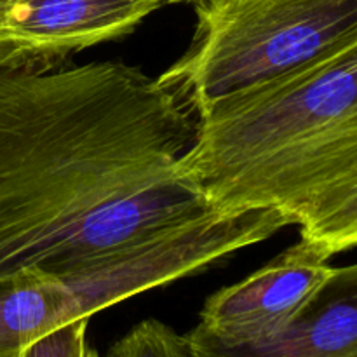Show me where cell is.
Here are the masks:
<instances>
[{
	"label": "cell",
	"mask_w": 357,
	"mask_h": 357,
	"mask_svg": "<svg viewBox=\"0 0 357 357\" xmlns=\"http://www.w3.org/2000/svg\"><path fill=\"white\" fill-rule=\"evenodd\" d=\"M180 171L216 213L274 209L328 258L357 244V37L216 101Z\"/></svg>",
	"instance_id": "cell-2"
},
{
	"label": "cell",
	"mask_w": 357,
	"mask_h": 357,
	"mask_svg": "<svg viewBox=\"0 0 357 357\" xmlns=\"http://www.w3.org/2000/svg\"><path fill=\"white\" fill-rule=\"evenodd\" d=\"M192 357H357V268L342 267L319 302L267 344L227 345L195 326L185 333Z\"/></svg>",
	"instance_id": "cell-6"
},
{
	"label": "cell",
	"mask_w": 357,
	"mask_h": 357,
	"mask_svg": "<svg viewBox=\"0 0 357 357\" xmlns=\"http://www.w3.org/2000/svg\"><path fill=\"white\" fill-rule=\"evenodd\" d=\"M166 0H0V63L54 66L136 30Z\"/></svg>",
	"instance_id": "cell-5"
},
{
	"label": "cell",
	"mask_w": 357,
	"mask_h": 357,
	"mask_svg": "<svg viewBox=\"0 0 357 357\" xmlns=\"http://www.w3.org/2000/svg\"><path fill=\"white\" fill-rule=\"evenodd\" d=\"M82 357H101V356H100V352L96 351V349L91 347V345H89V347L86 349V352L82 354Z\"/></svg>",
	"instance_id": "cell-9"
},
{
	"label": "cell",
	"mask_w": 357,
	"mask_h": 357,
	"mask_svg": "<svg viewBox=\"0 0 357 357\" xmlns=\"http://www.w3.org/2000/svg\"><path fill=\"white\" fill-rule=\"evenodd\" d=\"M190 45L157 77L199 117L357 37V0H195Z\"/></svg>",
	"instance_id": "cell-3"
},
{
	"label": "cell",
	"mask_w": 357,
	"mask_h": 357,
	"mask_svg": "<svg viewBox=\"0 0 357 357\" xmlns=\"http://www.w3.org/2000/svg\"><path fill=\"white\" fill-rule=\"evenodd\" d=\"M89 319H77L30 342L20 357H82L89 347Z\"/></svg>",
	"instance_id": "cell-8"
},
{
	"label": "cell",
	"mask_w": 357,
	"mask_h": 357,
	"mask_svg": "<svg viewBox=\"0 0 357 357\" xmlns=\"http://www.w3.org/2000/svg\"><path fill=\"white\" fill-rule=\"evenodd\" d=\"M194 132L136 66L0 63V284L73 274L211 213L180 171Z\"/></svg>",
	"instance_id": "cell-1"
},
{
	"label": "cell",
	"mask_w": 357,
	"mask_h": 357,
	"mask_svg": "<svg viewBox=\"0 0 357 357\" xmlns=\"http://www.w3.org/2000/svg\"><path fill=\"white\" fill-rule=\"evenodd\" d=\"M167 3H181V2H195V0H166Z\"/></svg>",
	"instance_id": "cell-10"
},
{
	"label": "cell",
	"mask_w": 357,
	"mask_h": 357,
	"mask_svg": "<svg viewBox=\"0 0 357 357\" xmlns=\"http://www.w3.org/2000/svg\"><path fill=\"white\" fill-rule=\"evenodd\" d=\"M107 357H192L185 335L159 319L136 324L108 351Z\"/></svg>",
	"instance_id": "cell-7"
},
{
	"label": "cell",
	"mask_w": 357,
	"mask_h": 357,
	"mask_svg": "<svg viewBox=\"0 0 357 357\" xmlns=\"http://www.w3.org/2000/svg\"><path fill=\"white\" fill-rule=\"evenodd\" d=\"M17 357H20V356H17Z\"/></svg>",
	"instance_id": "cell-11"
},
{
	"label": "cell",
	"mask_w": 357,
	"mask_h": 357,
	"mask_svg": "<svg viewBox=\"0 0 357 357\" xmlns=\"http://www.w3.org/2000/svg\"><path fill=\"white\" fill-rule=\"evenodd\" d=\"M300 241L206 300L199 328L227 345L267 344L295 326L321 300L342 267Z\"/></svg>",
	"instance_id": "cell-4"
}]
</instances>
